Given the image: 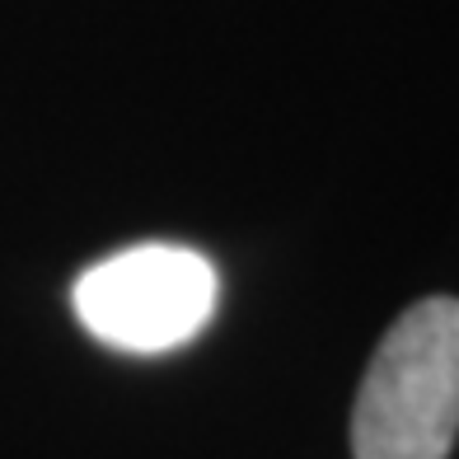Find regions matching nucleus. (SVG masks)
<instances>
[{"label": "nucleus", "instance_id": "obj_1", "mask_svg": "<svg viewBox=\"0 0 459 459\" xmlns=\"http://www.w3.org/2000/svg\"><path fill=\"white\" fill-rule=\"evenodd\" d=\"M459 436V300L403 309L375 347L351 412L357 459H446Z\"/></svg>", "mask_w": 459, "mask_h": 459}, {"label": "nucleus", "instance_id": "obj_2", "mask_svg": "<svg viewBox=\"0 0 459 459\" xmlns=\"http://www.w3.org/2000/svg\"><path fill=\"white\" fill-rule=\"evenodd\" d=\"M221 277L206 254L183 244H132L75 277L71 305L103 347L160 357L212 324Z\"/></svg>", "mask_w": 459, "mask_h": 459}]
</instances>
